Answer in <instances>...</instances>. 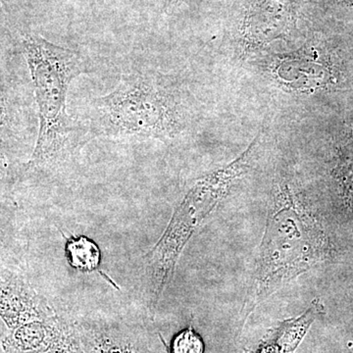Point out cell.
<instances>
[{"mask_svg": "<svg viewBox=\"0 0 353 353\" xmlns=\"http://www.w3.org/2000/svg\"><path fill=\"white\" fill-rule=\"evenodd\" d=\"M297 0H255L243 25L246 51L262 48L284 37L296 15Z\"/></svg>", "mask_w": 353, "mask_h": 353, "instance_id": "6", "label": "cell"}, {"mask_svg": "<svg viewBox=\"0 0 353 353\" xmlns=\"http://www.w3.org/2000/svg\"><path fill=\"white\" fill-rule=\"evenodd\" d=\"M24 43L39 113V138L31 164L41 165L57 157L66 143L72 131L67 92L73 79L85 71V65L78 52L39 37L29 36Z\"/></svg>", "mask_w": 353, "mask_h": 353, "instance_id": "3", "label": "cell"}, {"mask_svg": "<svg viewBox=\"0 0 353 353\" xmlns=\"http://www.w3.org/2000/svg\"><path fill=\"white\" fill-rule=\"evenodd\" d=\"M72 321L83 353H168L159 334L132 318L94 315Z\"/></svg>", "mask_w": 353, "mask_h": 353, "instance_id": "5", "label": "cell"}, {"mask_svg": "<svg viewBox=\"0 0 353 353\" xmlns=\"http://www.w3.org/2000/svg\"><path fill=\"white\" fill-rule=\"evenodd\" d=\"M2 167H3V157H2L1 152H0V172L2 170Z\"/></svg>", "mask_w": 353, "mask_h": 353, "instance_id": "12", "label": "cell"}, {"mask_svg": "<svg viewBox=\"0 0 353 353\" xmlns=\"http://www.w3.org/2000/svg\"><path fill=\"white\" fill-rule=\"evenodd\" d=\"M64 250L67 262L72 268L81 273L97 272L109 284L118 289L114 281L101 270L102 253L94 240L83 234H72L66 238Z\"/></svg>", "mask_w": 353, "mask_h": 353, "instance_id": "8", "label": "cell"}, {"mask_svg": "<svg viewBox=\"0 0 353 353\" xmlns=\"http://www.w3.org/2000/svg\"><path fill=\"white\" fill-rule=\"evenodd\" d=\"M329 252L324 230L301 192L289 181H279L272 192L266 229L245 296L243 327L262 301L320 263Z\"/></svg>", "mask_w": 353, "mask_h": 353, "instance_id": "1", "label": "cell"}, {"mask_svg": "<svg viewBox=\"0 0 353 353\" xmlns=\"http://www.w3.org/2000/svg\"><path fill=\"white\" fill-rule=\"evenodd\" d=\"M334 175L340 182L345 201L353 202V138L339 148Z\"/></svg>", "mask_w": 353, "mask_h": 353, "instance_id": "9", "label": "cell"}, {"mask_svg": "<svg viewBox=\"0 0 353 353\" xmlns=\"http://www.w3.org/2000/svg\"><path fill=\"white\" fill-rule=\"evenodd\" d=\"M44 353H83L78 334L76 333V330L73 334H70L63 343Z\"/></svg>", "mask_w": 353, "mask_h": 353, "instance_id": "11", "label": "cell"}, {"mask_svg": "<svg viewBox=\"0 0 353 353\" xmlns=\"http://www.w3.org/2000/svg\"><path fill=\"white\" fill-rule=\"evenodd\" d=\"M169 353H204L203 340L190 325L172 339Z\"/></svg>", "mask_w": 353, "mask_h": 353, "instance_id": "10", "label": "cell"}, {"mask_svg": "<svg viewBox=\"0 0 353 353\" xmlns=\"http://www.w3.org/2000/svg\"><path fill=\"white\" fill-rule=\"evenodd\" d=\"M106 136L171 138L180 131V115L173 95L145 76L127 79L102 97L95 119Z\"/></svg>", "mask_w": 353, "mask_h": 353, "instance_id": "4", "label": "cell"}, {"mask_svg": "<svg viewBox=\"0 0 353 353\" xmlns=\"http://www.w3.org/2000/svg\"><path fill=\"white\" fill-rule=\"evenodd\" d=\"M259 138L233 162L196 181L174 211L160 240L146 255L145 289L150 314L154 315L164 290L173 278L181 253L197 228L228 196L234 182L250 169Z\"/></svg>", "mask_w": 353, "mask_h": 353, "instance_id": "2", "label": "cell"}, {"mask_svg": "<svg viewBox=\"0 0 353 353\" xmlns=\"http://www.w3.org/2000/svg\"><path fill=\"white\" fill-rule=\"evenodd\" d=\"M324 312V306L315 299L310 307L299 317L290 318L270 330L260 341L254 353H294L311 325Z\"/></svg>", "mask_w": 353, "mask_h": 353, "instance_id": "7", "label": "cell"}]
</instances>
